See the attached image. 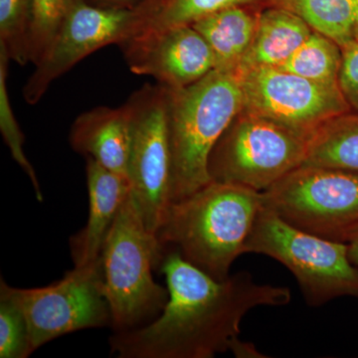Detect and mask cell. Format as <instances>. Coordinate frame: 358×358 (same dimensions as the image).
Returning <instances> with one entry per match:
<instances>
[{"mask_svg": "<svg viewBox=\"0 0 358 358\" xmlns=\"http://www.w3.org/2000/svg\"><path fill=\"white\" fill-rule=\"evenodd\" d=\"M159 268L169 289L166 307L145 326L115 331L110 352L119 358H212L227 352L266 357L240 339V324L253 308L288 305V288L257 284L248 272L216 281L171 249L164 250Z\"/></svg>", "mask_w": 358, "mask_h": 358, "instance_id": "obj_1", "label": "cell"}, {"mask_svg": "<svg viewBox=\"0 0 358 358\" xmlns=\"http://www.w3.org/2000/svg\"><path fill=\"white\" fill-rule=\"evenodd\" d=\"M262 192L212 180L185 199L171 202L155 237L162 249L178 252L216 281L230 275L258 212Z\"/></svg>", "mask_w": 358, "mask_h": 358, "instance_id": "obj_2", "label": "cell"}, {"mask_svg": "<svg viewBox=\"0 0 358 358\" xmlns=\"http://www.w3.org/2000/svg\"><path fill=\"white\" fill-rule=\"evenodd\" d=\"M242 109L238 71L214 69L189 86L167 88L173 202L211 182L212 150Z\"/></svg>", "mask_w": 358, "mask_h": 358, "instance_id": "obj_3", "label": "cell"}, {"mask_svg": "<svg viewBox=\"0 0 358 358\" xmlns=\"http://www.w3.org/2000/svg\"><path fill=\"white\" fill-rule=\"evenodd\" d=\"M162 256L164 249L148 230L131 192L99 257L115 333L145 326L164 310L169 289L152 275Z\"/></svg>", "mask_w": 358, "mask_h": 358, "instance_id": "obj_4", "label": "cell"}, {"mask_svg": "<svg viewBox=\"0 0 358 358\" xmlns=\"http://www.w3.org/2000/svg\"><path fill=\"white\" fill-rule=\"evenodd\" d=\"M245 253L271 257L288 268L310 307L358 298V268L348 258V244L294 228L266 207L257 214Z\"/></svg>", "mask_w": 358, "mask_h": 358, "instance_id": "obj_5", "label": "cell"}, {"mask_svg": "<svg viewBox=\"0 0 358 358\" xmlns=\"http://www.w3.org/2000/svg\"><path fill=\"white\" fill-rule=\"evenodd\" d=\"M308 138L242 110L219 138L209 157L213 181L264 192L303 166Z\"/></svg>", "mask_w": 358, "mask_h": 358, "instance_id": "obj_6", "label": "cell"}, {"mask_svg": "<svg viewBox=\"0 0 358 358\" xmlns=\"http://www.w3.org/2000/svg\"><path fill=\"white\" fill-rule=\"evenodd\" d=\"M262 199L285 222L317 237L348 243L358 229V173L301 166Z\"/></svg>", "mask_w": 358, "mask_h": 358, "instance_id": "obj_7", "label": "cell"}, {"mask_svg": "<svg viewBox=\"0 0 358 358\" xmlns=\"http://www.w3.org/2000/svg\"><path fill=\"white\" fill-rule=\"evenodd\" d=\"M0 293L15 301L24 313L32 352L65 334L112 327L99 259L74 267L62 279L41 288H15L1 278Z\"/></svg>", "mask_w": 358, "mask_h": 358, "instance_id": "obj_8", "label": "cell"}, {"mask_svg": "<svg viewBox=\"0 0 358 358\" xmlns=\"http://www.w3.org/2000/svg\"><path fill=\"white\" fill-rule=\"evenodd\" d=\"M127 103L131 113L128 178L145 226L155 235L173 202L167 88L147 85Z\"/></svg>", "mask_w": 358, "mask_h": 358, "instance_id": "obj_9", "label": "cell"}, {"mask_svg": "<svg viewBox=\"0 0 358 358\" xmlns=\"http://www.w3.org/2000/svg\"><path fill=\"white\" fill-rule=\"evenodd\" d=\"M147 1L134 9L105 8L74 0L34 72L28 78L23 98L30 105L41 100L56 79L90 54L110 44L120 45L143 29Z\"/></svg>", "mask_w": 358, "mask_h": 358, "instance_id": "obj_10", "label": "cell"}, {"mask_svg": "<svg viewBox=\"0 0 358 358\" xmlns=\"http://www.w3.org/2000/svg\"><path fill=\"white\" fill-rule=\"evenodd\" d=\"M243 109L308 138L336 115L352 110L339 86L310 81L281 68L238 71Z\"/></svg>", "mask_w": 358, "mask_h": 358, "instance_id": "obj_11", "label": "cell"}, {"mask_svg": "<svg viewBox=\"0 0 358 358\" xmlns=\"http://www.w3.org/2000/svg\"><path fill=\"white\" fill-rule=\"evenodd\" d=\"M119 46L134 74L169 89L189 86L215 69L210 46L192 25L141 30Z\"/></svg>", "mask_w": 358, "mask_h": 358, "instance_id": "obj_12", "label": "cell"}, {"mask_svg": "<svg viewBox=\"0 0 358 358\" xmlns=\"http://www.w3.org/2000/svg\"><path fill=\"white\" fill-rule=\"evenodd\" d=\"M89 215L86 225L69 240L74 267L96 262L122 205L131 194L129 179L86 159Z\"/></svg>", "mask_w": 358, "mask_h": 358, "instance_id": "obj_13", "label": "cell"}, {"mask_svg": "<svg viewBox=\"0 0 358 358\" xmlns=\"http://www.w3.org/2000/svg\"><path fill=\"white\" fill-rule=\"evenodd\" d=\"M131 141L128 103L119 108L98 107L83 113L75 120L69 134L75 152L127 178Z\"/></svg>", "mask_w": 358, "mask_h": 358, "instance_id": "obj_14", "label": "cell"}, {"mask_svg": "<svg viewBox=\"0 0 358 358\" xmlns=\"http://www.w3.org/2000/svg\"><path fill=\"white\" fill-rule=\"evenodd\" d=\"M312 32L296 14L268 7L259 13L253 41L237 71L281 67Z\"/></svg>", "mask_w": 358, "mask_h": 358, "instance_id": "obj_15", "label": "cell"}, {"mask_svg": "<svg viewBox=\"0 0 358 358\" xmlns=\"http://www.w3.org/2000/svg\"><path fill=\"white\" fill-rule=\"evenodd\" d=\"M258 15L245 6H233L190 24L210 46L216 70H238L253 41Z\"/></svg>", "mask_w": 358, "mask_h": 358, "instance_id": "obj_16", "label": "cell"}, {"mask_svg": "<svg viewBox=\"0 0 358 358\" xmlns=\"http://www.w3.org/2000/svg\"><path fill=\"white\" fill-rule=\"evenodd\" d=\"M303 166L358 173V110H348L322 124L308 138Z\"/></svg>", "mask_w": 358, "mask_h": 358, "instance_id": "obj_17", "label": "cell"}, {"mask_svg": "<svg viewBox=\"0 0 358 358\" xmlns=\"http://www.w3.org/2000/svg\"><path fill=\"white\" fill-rule=\"evenodd\" d=\"M291 11L313 31L333 40L341 48L355 40L358 0H271Z\"/></svg>", "mask_w": 358, "mask_h": 358, "instance_id": "obj_18", "label": "cell"}, {"mask_svg": "<svg viewBox=\"0 0 358 358\" xmlns=\"http://www.w3.org/2000/svg\"><path fill=\"white\" fill-rule=\"evenodd\" d=\"M341 58L338 44L313 31L280 68L317 83L339 86Z\"/></svg>", "mask_w": 358, "mask_h": 358, "instance_id": "obj_19", "label": "cell"}, {"mask_svg": "<svg viewBox=\"0 0 358 358\" xmlns=\"http://www.w3.org/2000/svg\"><path fill=\"white\" fill-rule=\"evenodd\" d=\"M261 1L264 0H148V18L141 30L190 25L216 11Z\"/></svg>", "mask_w": 358, "mask_h": 358, "instance_id": "obj_20", "label": "cell"}, {"mask_svg": "<svg viewBox=\"0 0 358 358\" xmlns=\"http://www.w3.org/2000/svg\"><path fill=\"white\" fill-rule=\"evenodd\" d=\"M31 0H0V47L21 66L29 61Z\"/></svg>", "mask_w": 358, "mask_h": 358, "instance_id": "obj_21", "label": "cell"}, {"mask_svg": "<svg viewBox=\"0 0 358 358\" xmlns=\"http://www.w3.org/2000/svg\"><path fill=\"white\" fill-rule=\"evenodd\" d=\"M9 61L10 59L7 55L6 49L0 47V131L7 147L10 150L11 157L29 178L34 187L36 199L41 202L43 201V195L40 189L38 178L23 150L24 136L14 115L13 106L9 100L8 91H7V70H8Z\"/></svg>", "mask_w": 358, "mask_h": 358, "instance_id": "obj_22", "label": "cell"}, {"mask_svg": "<svg viewBox=\"0 0 358 358\" xmlns=\"http://www.w3.org/2000/svg\"><path fill=\"white\" fill-rule=\"evenodd\" d=\"M74 0H31L29 61L36 64L62 24Z\"/></svg>", "mask_w": 358, "mask_h": 358, "instance_id": "obj_23", "label": "cell"}, {"mask_svg": "<svg viewBox=\"0 0 358 358\" xmlns=\"http://www.w3.org/2000/svg\"><path fill=\"white\" fill-rule=\"evenodd\" d=\"M32 353L24 313L0 293V358H27Z\"/></svg>", "mask_w": 358, "mask_h": 358, "instance_id": "obj_24", "label": "cell"}, {"mask_svg": "<svg viewBox=\"0 0 358 358\" xmlns=\"http://www.w3.org/2000/svg\"><path fill=\"white\" fill-rule=\"evenodd\" d=\"M338 85L341 93L353 110H358V40L341 48Z\"/></svg>", "mask_w": 358, "mask_h": 358, "instance_id": "obj_25", "label": "cell"}, {"mask_svg": "<svg viewBox=\"0 0 358 358\" xmlns=\"http://www.w3.org/2000/svg\"><path fill=\"white\" fill-rule=\"evenodd\" d=\"M91 6L105 7V8L134 9L141 6L145 1L141 0H82Z\"/></svg>", "mask_w": 358, "mask_h": 358, "instance_id": "obj_26", "label": "cell"}, {"mask_svg": "<svg viewBox=\"0 0 358 358\" xmlns=\"http://www.w3.org/2000/svg\"><path fill=\"white\" fill-rule=\"evenodd\" d=\"M346 244L348 246V258L358 268V229L353 233Z\"/></svg>", "mask_w": 358, "mask_h": 358, "instance_id": "obj_27", "label": "cell"}, {"mask_svg": "<svg viewBox=\"0 0 358 358\" xmlns=\"http://www.w3.org/2000/svg\"><path fill=\"white\" fill-rule=\"evenodd\" d=\"M355 40H358V9L357 16V24H355Z\"/></svg>", "mask_w": 358, "mask_h": 358, "instance_id": "obj_28", "label": "cell"}]
</instances>
